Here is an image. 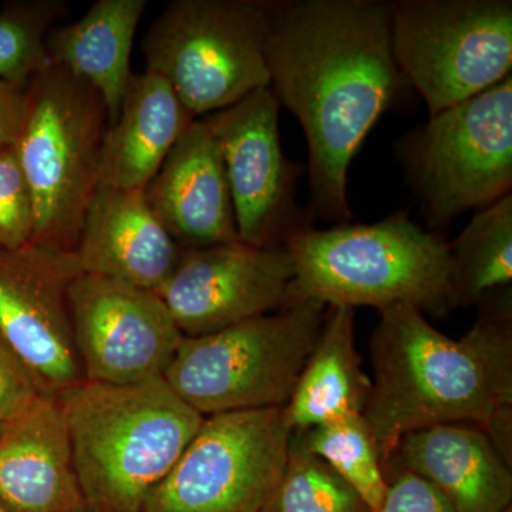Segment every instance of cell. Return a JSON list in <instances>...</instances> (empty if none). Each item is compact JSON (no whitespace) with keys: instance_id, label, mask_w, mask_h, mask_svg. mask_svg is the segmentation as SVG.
Masks as SVG:
<instances>
[{"instance_id":"22","label":"cell","mask_w":512,"mask_h":512,"mask_svg":"<svg viewBox=\"0 0 512 512\" xmlns=\"http://www.w3.org/2000/svg\"><path fill=\"white\" fill-rule=\"evenodd\" d=\"M450 247L457 306L511 288L512 195L481 208Z\"/></svg>"},{"instance_id":"1","label":"cell","mask_w":512,"mask_h":512,"mask_svg":"<svg viewBox=\"0 0 512 512\" xmlns=\"http://www.w3.org/2000/svg\"><path fill=\"white\" fill-rule=\"evenodd\" d=\"M390 13L392 2L380 0H276L269 87L305 131L312 221L352 218L350 164L409 86L394 60Z\"/></svg>"},{"instance_id":"26","label":"cell","mask_w":512,"mask_h":512,"mask_svg":"<svg viewBox=\"0 0 512 512\" xmlns=\"http://www.w3.org/2000/svg\"><path fill=\"white\" fill-rule=\"evenodd\" d=\"M35 232L32 195L15 147L0 151V251L32 244Z\"/></svg>"},{"instance_id":"2","label":"cell","mask_w":512,"mask_h":512,"mask_svg":"<svg viewBox=\"0 0 512 512\" xmlns=\"http://www.w3.org/2000/svg\"><path fill=\"white\" fill-rule=\"evenodd\" d=\"M473 328L448 338L414 306L380 312L369 350L373 379L363 417L386 468L413 431L471 424L512 463L511 288L484 299Z\"/></svg>"},{"instance_id":"7","label":"cell","mask_w":512,"mask_h":512,"mask_svg":"<svg viewBox=\"0 0 512 512\" xmlns=\"http://www.w3.org/2000/svg\"><path fill=\"white\" fill-rule=\"evenodd\" d=\"M276 0H174L143 39L146 72L163 77L194 119L271 86L266 46Z\"/></svg>"},{"instance_id":"9","label":"cell","mask_w":512,"mask_h":512,"mask_svg":"<svg viewBox=\"0 0 512 512\" xmlns=\"http://www.w3.org/2000/svg\"><path fill=\"white\" fill-rule=\"evenodd\" d=\"M390 36L397 67L430 117L511 74V0L392 2Z\"/></svg>"},{"instance_id":"29","label":"cell","mask_w":512,"mask_h":512,"mask_svg":"<svg viewBox=\"0 0 512 512\" xmlns=\"http://www.w3.org/2000/svg\"><path fill=\"white\" fill-rule=\"evenodd\" d=\"M26 114V89L0 80V151L18 143Z\"/></svg>"},{"instance_id":"11","label":"cell","mask_w":512,"mask_h":512,"mask_svg":"<svg viewBox=\"0 0 512 512\" xmlns=\"http://www.w3.org/2000/svg\"><path fill=\"white\" fill-rule=\"evenodd\" d=\"M279 110L265 87L207 117L220 144L239 241L252 247H285L296 232L312 227L308 210L296 204L303 168L282 150Z\"/></svg>"},{"instance_id":"31","label":"cell","mask_w":512,"mask_h":512,"mask_svg":"<svg viewBox=\"0 0 512 512\" xmlns=\"http://www.w3.org/2000/svg\"><path fill=\"white\" fill-rule=\"evenodd\" d=\"M0 512H3L2 510H0Z\"/></svg>"},{"instance_id":"8","label":"cell","mask_w":512,"mask_h":512,"mask_svg":"<svg viewBox=\"0 0 512 512\" xmlns=\"http://www.w3.org/2000/svg\"><path fill=\"white\" fill-rule=\"evenodd\" d=\"M396 156L433 228L511 194V74L430 117L396 144Z\"/></svg>"},{"instance_id":"24","label":"cell","mask_w":512,"mask_h":512,"mask_svg":"<svg viewBox=\"0 0 512 512\" xmlns=\"http://www.w3.org/2000/svg\"><path fill=\"white\" fill-rule=\"evenodd\" d=\"M261 512H369L346 481L292 433L288 460Z\"/></svg>"},{"instance_id":"5","label":"cell","mask_w":512,"mask_h":512,"mask_svg":"<svg viewBox=\"0 0 512 512\" xmlns=\"http://www.w3.org/2000/svg\"><path fill=\"white\" fill-rule=\"evenodd\" d=\"M109 127L96 90L50 63L26 87V114L15 151L32 195V244L73 252L99 187Z\"/></svg>"},{"instance_id":"13","label":"cell","mask_w":512,"mask_h":512,"mask_svg":"<svg viewBox=\"0 0 512 512\" xmlns=\"http://www.w3.org/2000/svg\"><path fill=\"white\" fill-rule=\"evenodd\" d=\"M79 274L73 252L37 245L0 251V336L42 396L84 382L67 296Z\"/></svg>"},{"instance_id":"14","label":"cell","mask_w":512,"mask_h":512,"mask_svg":"<svg viewBox=\"0 0 512 512\" xmlns=\"http://www.w3.org/2000/svg\"><path fill=\"white\" fill-rule=\"evenodd\" d=\"M293 276L295 266L285 247L238 241L185 249L158 295L185 338H195L281 311Z\"/></svg>"},{"instance_id":"23","label":"cell","mask_w":512,"mask_h":512,"mask_svg":"<svg viewBox=\"0 0 512 512\" xmlns=\"http://www.w3.org/2000/svg\"><path fill=\"white\" fill-rule=\"evenodd\" d=\"M309 453L328 464L362 498L369 512L382 504L387 490L379 448L363 414L293 431Z\"/></svg>"},{"instance_id":"10","label":"cell","mask_w":512,"mask_h":512,"mask_svg":"<svg viewBox=\"0 0 512 512\" xmlns=\"http://www.w3.org/2000/svg\"><path fill=\"white\" fill-rule=\"evenodd\" d=\"M292 433L284 407L205 417L143 512H261L284 473Z\"/></svg>"},{"instance_id":"3","label":"cell","mask_w":512,"mask_h":512,"mask_svg":"<svg viewBox=\"0 0 512 512\" xmlns=\"http://www.w3.org/2000/svg\"><path fill=\"white\" fill-rule=\"evenodd\" d=\"M89 512H143L205 417L163 376L84 382L57 396Z\"/></svg>"},{"instance_id":"6","label":"cell","mask_w":512,"mask_h":512,"mask_svg":"<svg viewBox=\"0 0 512 512\" xmlns=\"http://www.w3.org/2000/svg\"><path fill=\"white\" fill-rule=\"evenodd\" d=\"M326 309L302 301L210 335L184 338L165 382L204 417L285 407L315 348Z\"/></svg>"},{"instance_id":"12","label":"cell","mask_w":512,"mask_h":512,"mask_svg":"<svg viewBox=\"0 0 512 512\" xmlns=\"http://www.w3.org/2000/svg\"><path fill=\"white\" fill-rule=\"evenodd\" d=\"M67 296L84 380L131 384L164 376L185 336L157 292L79 274Z\"/></svg>"},{"instance_id":"25","label":"cell","mask_w":512,"mask_h":512,"mask_svg":"<svg viewBox=\"0 0 512 512\" xmlns=\"http://www.w3.org/2000/svg\"><path fill=\"white\" fill-rule=\"evenodd\" d=\"M62 0L10 2L0 12V80L26 89L50 64L46 40L62 18Z\"/></svg>"},{"instance_id":"4","label":"cell","mask_w":512,"mask_h":512,"mask_svg":"<svg viewBox=\"0 0 512 512\" xmlns=\"http://www.w3.org/2000/svg\"><path fill=\"white\" fill-rule=\"evenodd\" d=\"M295 276L286 306H414L444 316L457 308L450 247L399 211L376 224L302 229L285 244Z\"/></svg>"},{"instance_id":"18","label":"cell","mask_w":512,"mask_h":512,"mask_svg":"<svg viewBox=\"0 0 512 512\" xmlns=\"http://www.w3.org/2000/svg\"><path fill=\"white\" fill-rule=\"evenodd\" d=\"M511 466L480 427L440 424L404 436L384 473L394 467L417 474L456 512H508Z\"/></svg>"},{"instance_id":"30","label":"cell","mask_w":512,"mask_h":512,"mask_svg":"<svg viewBox=\"0 0 512 512\" xmlns=\"http://www.w3.org/2000/svg\"><path fill=\"white\" fill-rule=\"evenodd\" d=\"M6 426H8V424L0 423V437H2V434L5 433Z\"/></svg>"},{"instance_id":"27","label":"cell","mask_w":512,"mask_h":512,"mask_svg":"<svg viewBox=\"0 0 512 512\" xmlns=\"http://www.w3.org/2000/svg\"><path fill=\"white\" fill-rule=\"evenodd\" d=\"M40 396L28 369L0 336V423L19 419Z\"/></svg>"},{"instance_id":"16","label":"cell","mask_w":512,"mask_h":512,"mask_svg":"<svg viewBox=\"0 0 512 512\" xmlns=\"http://www.w3.org/2000/svg\"><path fill=\"white\" fill-rule=\"evenodd\" d=\"M184 251L151 210L146 191L99 185L73 254L82 274L109 276L158 293Z\"/></svg>"},{"instance_id":"17","label":"cell","mask_w":512,"mask_h":512,"mask_svg":"<svg viewBox=\"0 0 512 512\" xmlns=\"http://www.w3.org/2000/svg\"><path fill=\"white\" fill-rule=\"evenodd\" d=\"M0 510L89 512L57 397L40 396L0 437Z\"/></svg>"},{"instance_id":"15","label":"cell","mask_w":512,"mask_h":512,"mask_svg":"<svg viewBox=\"0 0 512 512\" xmlns=\"http://www.w3.org/2000/svg\"><path fill=\"white\" fill-rule=\"evenodd\" d=\"M144 191L181 248L239 241L220 144L207 117L192 121Z\"/></svg>"},{"instance_id":"28","label":"cell","mask_w":512,"mask_h":512,"mask_svg":"<svg viewBox=\"0 0 512 512\" xmlns=\"http://www.w3.org/2000/svg\"><path fill=\"white\" fill-rule=\"evenodd\" d=\"M372 512H456L446 495L410 471L397 470L387 480L382 504Z\"/></svg>"},{"instance_id":"21","label":"cell","mask_w":512,"mask_h":512,"mask_svg":"<svg viewBox=\"0 0 512 512\" xmlns=\"http://www.w3.org/2000/svg\"><path fill=\"white\" fill-rule=\"evenodd\" d=\"M372 382L355 345V309L328 306L319 338L284 407L292 431L363 414Z\"/></svg>"},{"instance_id":"20","label":"cell","mask_w":512,"mask_h":512,"mask_svg":"<svg viewBox=\"0 0 512 512\" xmlns=\"http://www.w3.org/2000/svg\"><path fill=\"white\" fill-rule=\"evenodd\" d=\"M146 0H99L86 15L56 26L46 40L50 63L92 86L106 104L109 126L119 117L130 82V59Z\"/></svg>"},{"instance_id":"19","label":"cell","mask_w":512,"mask_h":512,"mask_svg":"<svg viewBox=\"0 0 512 512\" xmlns=\"http://www.w3.org/2000/svg\"><path fill=\"white\" fill-rule=\"evenodd\" d=\"M194 120L163 77L131 74L119 117L104 134L99 185L146 190Z\"/></svg>"}]
</instances>
